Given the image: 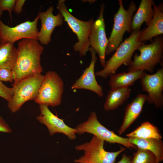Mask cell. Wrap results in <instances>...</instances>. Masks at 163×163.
<instances>
[{
	"instance_id": "obj_1",
	"label": "cell",
	"mask_w": 163,
	"mask_h": 163,
	"mask_svg": "<svg viewBox=\"0 0 163 163\" xmlns=\"http://www.w3.org/2000/svg\"><path fill=\"white\" fill-rule=\"evenodd\" d=\"M16 49V62L12 70L14 77L12 85L26 78L41 74L43 71L40 56L44 48L37 40L22 39Z\"/></svg>"
},
{
	"instance_id": "obj_25",
	"label": "cell",
	"mask_w": 163,
	"mask_h": 163,
	"mask_svg": "<svg viewBox=\"0 0 163 163\" xmlns=\"http://www.w3.org/2000/svg\"><path fill=\"white\" fill-rule=\"evenodd\" d=\"M15 0H0V16H2L3 12L7 11L11 20L12 18V12L14 10Z\"/></svg>"
},
{
	"instance_id": "obj_17",
	"label": "cell",
	"mask_w": 163,
	"mask_h": 163,
	"mask_svg": "<svg viewBox=\"0 0 163 163\" xmlns=\"http://www.w3.org/2000/svg\"><path fill=\"white\" fill-rule=\"evenodd\" d=\"M147 97V95L139 94L126 106L123 122L117 131L119 135L123 134L139 117Z\"/></svg>"
},
{
	"instance_id": "obj_4",
	"label": "cell",
	"mask_w": 163,
	"mask_h": 163,
	"mask_svg": "<svg viewBox=\"0 0 163 163\" xmlns=\"http://www.w3.org/2000/svg\"><path fill=\"white\" fill-rule=\"evenodd\" d=\"M119 8L114 15V23L105 55H109L115 51L122 42L123 37L126 32L131 33V22L133 14L136 11V6L133 1L130 3L127 9L125 10L122 0H118Z\"/></svg>"
},
{
	"instance_id": "obj_10",
	"label": "cell",
	"mask_w": 163,
	"mask_h": 163,
	"mask_svg": "<svg viewBox=\"0 0 163 163\" xmlns=\"http://www.w3.org/2000/svg\"><path fill=\"white\" fill-rule=\"evenodd\" d=\"M1 17L0 16V43L9 42L13 44L24 39L37 40L38 15L32 21H27L13 27L5 25L1 20Z\"/></svg>"
},
{
	"instance_id": "obj_9",
	"label": "cell",
	"mask_w": 163,
	"mask_h": 163,
	"mask_svg": "<svg viewBox=\"0 0 163 163\" xmlns=\"http://www.w3.org/2000/svg\"><path fill=\"white\" fill-rule=\"evenodd\" d=\"M64 91V83L55 72L49 71L44 75L38 95L34 100L39 104L53 107L60 105Z\"/></svg>"
},
{
	"instance_id": "obj_26",
	"label": "cell",
	"mask_w": 163,
	"mask_h": 163,
	"mask_svg": "<svg viewBox=\"0 0 163 163\" xmlns=\"http://www.w3.org/2000/svg\"><path fill=\"white\" fill-rule=\"evenodd\" d=\"M14 89V87L9 88L4 84L0 81V97L4 98L8 102L12 98Z\"/></svg>"
},
{
	"instance_id": "obj_6",
	"label": "cell",
	"mask_w": 163,
	"mask_h": 163,
	"mask_svg": "<svg viewBox=\"0 0 163 163\" xmlns=\"http://www.w3.org/2000/svg\"><path fill=\"white\" fill-rule=\"evenodd\" d=\"M104 141L93 136L89 142L78 145L76 150L83 151L84 154L74 160L76 163H115L116 158L126 149L121 147L120 149L114 152L106 151L104 148Z\"/></svg>"
},
{
	"instance_id": "obj_18",
	"label": "cell",
	"mask_w": 163,
	"mask_h": 163,
	"mask_svg": "<svg viewBox=\"0 0 163 163\" xmlns=\"http://www.w3.org/2000/svg\"><path fill=\"white\" fill-rule=\"evenodd\" d=\"M155 2L153 0H142L139 8L133 16L131 22L132 31L140 29L142 24L145 22L148 26L153 17L152 6Z\"/></svg>"
},
{
	"instance_id": "obj_27",
	"label": "cell",
	"mask_w": 163,
	"mask_h": 163,
	"mask_svg": "<svg viewBox=\"0 0 163 163\" xmlns=\"http://www.w3.org/2000/svg\"><path fill=\"white\" fill-rule=\"evenodd\" d=\"M0 81L13 83L14 77L12 70L6 68L0 69Z\"/></svg>"
},
{
	"instance_id": "obj_7",
	"label": "cell",
	"mask_w": 163,
	"mask_h": 163,
	"mask_svg": "<svg viewBox=\"0 0 163 163\" xmlns=\"http://www.w3.org/2000/svg\"><path fill=\"white\" fill-rule=\"evenodd\" d=\"M77 133L82 134L88 133L110 143H118L132 150L137 147L130 142L128 138H124L116 134L103 125L98 121L97 113L93 111L86 121L79 124L75 128Z\"/></svg>"
},
{
	"instance_id": "obj_30",
	"label": "cell",
	"mask_w": 163,
	"mask_h": 163,
	"mask_svg": "<svg viewBox=\"0 0 163 163\" xmlns=\"http://www.w3.org/2000/svg\"><path fill=\"white\" fill-rule=\"evenodd\" d=\"M132 157L130 156H128L126 153L122 155L121 159L116 163H132Z\"/></svg>"
},
{
	"instance_id": "obj_29",
	"label": "cell",
	"mask_w": 163,
	"mask_h": 163,
	"mask_svg": "<svg viewBox=\"0 0 163 163\" xmlns=\"http://www.w3.org/2000/svg\"><path fill=\"white\" fill-rule=\"evenodd\" d=\"M25 1L24 0H16L14 9V12L17 14L21 13L22 11V8Z\"/></svg>"
},
{
	"instance_id": "obj_31",
	"label": "cell",
	"mask_w": 163,
	"mask_h": 163,
	"mask_svg": "<svg viewBox=\"0 0 163 163\" xmlns=\"http://www.w3.org/2000/svg\"><path fill=\"white\" fill-rule=\"evenodd\" d=\"M96 1V0H82V2H88L90 4H92L94 3Z\"/></svg>"
},
{
	"instance_id": "obj_3",
	"label": "cell",
	"mask_w": 163,
	"mask_h": 163,
	"mask_svg": "<svg viewBox=\"0 0 163 163\" xmlns=\"http://www.w3.org/2000/svg\"><path fill=\"white\" fill-rule=\"evenodd\" d=\"M137 50L140 54L134 55L133 60L129 65L128 72L142 70L153 73L156 66L162 62V35L155 37L150 43L141 45Z\"/></svg>"
},
{
	"instance_id": "obj_12",
	"label": "cell",
	"mask_w": 163,
	"mask_h": 163,
	"mask_svg": "<svg viewBox=\"0 0 163 163\" xmlns=\"http://www.w3.org/2000/svg\"><path fill=\"white\" fill-rule=\"evenodd\" d=\"M142 90L148 93L146 101L158 109L163 107V67L152 74L145 73L140 80Z\"/></svg>"
},
{
	"instance_id": "obj_20",
	"label": "cell",
	"mask_w": 163,
	"mask_h": 163,
	"mask_svg": "<svg viewBox=\"0 0 163 163\" xmlns=\"http://www.w3.org/2000/svg\"><path fill=\"white\" fill-rule=\"evenodd\" d=\"M129 142L137 148L150 151L155 155L158 161L163 160V142L162 139L128 138Z\"/></svg>"
},
{
	"instance_id": "obj_21",
	"label": "cell",
	"mask_w": 163,
	"mask_h": 163,
	"mask_svg": "<svg viewBox=\"0 0 163 163\" xmlns=\"http://www.w3.org/2000/svg\"><path fill=\"white\" fill-rule=\"evenodd\" d=\"M131 92L129 87L110 89L104 104V109L110 111L116 109L129 98Z\"/></svg>"
},
{
	"instance_id": "obj_14",
	"label": "cell",
	"mask_w": 163,
	"mask_h": 163,
	"mask_svg": "<svg viewBox=\"0 0 163 163\" xmlns=\"http://www.w3.org/2000/svg\"><path fill=\"white\" fill-rule=\"evenodd\" d=\"M91 59L89 66L85 69L81 75L72 85V90L85 89L91 91L100 97H103V92L101 86L97 82L94 73L95 64L97 59L96 53L91 47L89 48Z\"/></svg>"
},
{
	"instance_id": "obj_15",
	"label": "cell",
	"mask_w": 163,
	"mask_h": 163,
	"mask_svg": "<svg viewBox=\"0 0 163 163\" xmlns=\"http://www.w3.org/2000/svg\"><path fill=\"white\" fill-rule=\"evenodd\" d=\"M53 7L50 6L46 11L40 12L38 14L41 22V27L37 40L41 44L48 45L50 42L51 36L55 28L63 24L64 19L62 14L59 12L55 15L53 14Z\"/></svg>"
},
{
	"instance_id": "obj_23",
	"label": "cell",
	"mask_w": 163,
	"mask_h": 163,
	"mask_svg": "<svg viewBox=\"0 0 163 163\" xmlns=\"http://www.w3.org/2000/svg\"><path fill=\"white\" fill-rule=\"evenodd\" d=\"M128 138H155L162 139V137L157 126L149 121H146L132 132L127 134Z\"/></svg>"
},
{
	"instance_id": "obj_13",
	"label": "cell",
	"mask_w": 163,
	"mask_h": 163,
	"mask_svg": "<svg viewBox=\"0 0 163 163\" xmlns=\"http://www.w3.org/2000/svg\"><path fill=\"white\" fill-rule=\"evenodd\" d=\"M39 108L40 114L36 119L40 123L46 126L51 136L59 133L64 134L70 140H74L76 139L77 132L75 128L66 124L63 120L50 111L47 106L39 104Z\"/></svg>"
},
{
	"instance_id": "obj_22",
	"label": "cell",
	"mask_w": 163,
	"mask_h": 163,
	"mask_svg": "<svg viewBox=\"0 0 163 163\" xmlns=\"http://www.w3.org/2000/svg\"><path fill=\"white\" fill-rule=\"evenodd\" d=\"M17 49L9 42L0 43V69L12 70L16 58Z\"/></svg>"
},
{
	"instance_id": "obj_5",
	"label": "cell",
	"mask_w": 163,
	"mask_h": 163,
	"mask_svg": "<svg viewBox=\"0 0 163 163\" xmlns=\"http://www.w3.org/2000/svg\"><path fill=\"white\" fill-rule=\"evenodd\" d=\"M65 2V0H58L57 8L78 38V41L73 46V50L78 52L80 56H85L90 47L89 37L94 21L92 18L84 21L76 18L68 10Z\"/></svg>"
},
{
	"instance_id": "obj_2",
	"label": "cell",
	"mask_w": 163,
	"mask_h": 163,
	"mask_svg": "<svg viewBox=\"0 0 163 163\" xmlns=\"http://www.w3.org/2000/svg\"><path fill=\"white\" fill-rule=\"evenodd\" d=\"M141 31L140 29H137L132 31L129 36L120 44L112 56L105 61L103 69L95 73V76L105 78L115 73L122 65L129 66L134 52L140 45L145 43L138 41Z\"/></svg>"
},
{
	"instance_id": "obj_28",
	"label": "cell",
	"mask_w": 163,
	"mask_h": 163,
	"mask_svg": "<svg viewBox=\"0 0 163 163\" xmlns=\"http://www.w3.org/2000/svg\"><path fill=\"white\" fill-rule=\"evenodd\" d=\"M12 131L11 128L0 115V132L10 133Z\"/></svg>"
},
{
	"instance_id": "obj_11",
	"label": "cell",
	"mask_w": 163,
	"mask_h": 163,
	"mask_svg": "<svg viewBox=\"0 0 163 163\" xmlns=\"http://www.w3.org/2000/svg\"><path fill=\"white\" fill-rule=\"evenodd\" d=\"M105 6L104 3L101 4L98 16L93 23L89 37L90 46L98 55L101 65L103 67L105 65V52L108 43L105 30Z\"/></svg>"
},
{
	"instance_id": "obj_19",
	"label": "cell",
	"mask_w": 163,
	"mask_h": 163,
	"mask_svg": "<svg viewBox=\"0 0 163 163\" xmlns=\"http://www.w3.org/2000/svg\"><path fill=\"white\" fill-rule=\"evenodd\" d=\"M145 72L142 70L120 72L110 76L109 85L111 89L129 87L138 80H140Z\"/></svg>"
},
{
	"instance_id": "obj_24",
	"label": "cell",
	"mask_w": 163,
	"mask_h": 163,
	"mask_svg": "<svg viewBox=\"0 0 163 163\" xmlns=\"http://www.w3.org/2000/svg\"><path fill=\"white\" fill-rule=\"evenodd\" d=\"M134 152L132 159V163H160L155 154L150 151L137 149Z\"/></svg>"
},
{
	"instance_id": "obj_8",
	"label": "cell",
	"mask_w": 163,
	"mask_h": 163,
	"mask_svg": "<svg viewBox=\"0 0 163 163\" xmlns=\"http://www.w3.org/2000/svg\"><path fill=\"white\" fill-rule=\"evenodd\" d=\"M44 75L42 74L24 78L12 85L14 89L11 100L8 102V107L13 113L19 110L26 102L37 98Z\"/></svg>"
},
{
	"instance_id": "obj_16",
	"label": "cell",
	"mask_w": 163,
	"mask_h": 163,
	"mask_svg": "<svg viewBox=\"0 0 163 163\" xmlns=\"http://www.w3.org/2000/svg\"><path fill=\"white\" fill-rule=\"evenodd\" d=\"M153 18L147 27L141 30L138 41L139 42L152 41L153 38L163 34V4L156 5L153 4Z\"/></svg>"
}]
</instances>
